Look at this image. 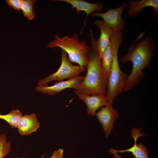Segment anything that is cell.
Segmentation results:
<instances>
[{
  "instance_id": "1",
  "label": "cell",
  "mask_w": 158,
  "mask_h": 158,
  "mask_svg": "<svg viewBox=\"0 0 158 158\" xmlns=\"http://www.w3.org/2000/svg\"><path fill=\"white\" fill-rule=\"evenodd\" d=\"M152 37V34L149 32L145 38L131 46L126 54L120 58L123 63L131 61L133 64L124 92H128L139 84L146 75L143 70L151 67V59L154 56V51L158 45Z\"/></svg>"
},
{
  "instance_id": "2",
  "label": "cell",
  "mask_w": 158,
  "mask_h": 158,
  "mask_svg": "<svg viewBox=\"0 0 158 158\" xmlns=\"http://www.w3.org/2000/svg\"><path fill=\"white\" fill-rule=\"evenodd\" d=\"M92 49L87 68L86 75L74 90L77 95H107V85L102 70L101 59L98 53L95 40L92 30L90 31Z\"/></svg>"
},
{
  "instance_id": "3",
  "label": "cell",
  "mask_w": 158,
  "mask_h": 158,
  "mask_svg": "<svg viewBox=\"0 0 158 158\" xmlns=\"http://www.w3.org/2000/svg\"><path fill=\"white\" fill-rule=\"evenodd\" d=\"M123 33L113 31L110 41L113 49V59L107 88L108 105L112 106L114 99L124 91L128 75L121 70L118 63V54L123 41Z\"/></svg>"
},
{
  "instance_id": "4",
  "label": "cell",
  "mask_w": 158,
  "mask_h": 158,
  "mask_svg": "<svg viewBox=\"0 0 158 158\" xmlns=\"http://www.w3.org/2000/svg\"><path fill=\"white\" fill-rule=\"evenodd\" d=\"M47 47L53 48L60 47L68 54L71 63H76L87 68L92 47L87 45L84 40H80L77 34L74 33L71 37L66 35L62 37L56 34L54 40L49 42Z\"/></svg>"
},
{
  "instance_id": "5",
  "label": "cell",
  "mask_w": 158,
  "mask_h": 158,
  "mask_svg": "<svg viewBox=\"0 0 158 158\" xmlns=\"http://www.w3.org/2000/svg\"><path fill=\"white\" fill-rule=\"evenodd\" d=\"M61 61L58 70L54 73L39 80L37 85L46 84L54 80L61 81L67 78L71 79L79 75L86 68L78 65H74L68 59L66 52L62 50Z\"/></svg>"
},
{
  "instance_id": "6",
  "label": "cell",
  "mask_w": 158,
  "mask_h": 158,
  "mask_svg": "<svg viewBox=\"0 0 158 158\" xmlns=\"http://www.w3.org/2000/svg\"><path fill=\"white\" fill-rule=\"evenodd\" d=\"M127 5V4L124 2L120 7L109 9L105 13L95 12L91 15L93 16L101 17L104 22L113 31L121 32L125 24V19L122 18V14Z\"/></svg>"
},
{
  "instance_id": "7",
  "label": "cell",
  "mask_w": 158,
  "mask_h": 158,
  "mask_svg": "<svg viewBox=\"0 0 158 158\" xmlns=\"http://www.w3.org/2000/svg\"><path fill=\"white\" fill-rule=\"evenodd\" d=\"M95 116L103 127L106 138H107L111 133L114 122L119 117L118 112L112 106L107 104L97 112Z\"/></svg>"
},
{
  "instance_id": "8",
  "label": "cell",
  "mask_w": 158,
  "mask_h": 158,
  "mask_svg": "<svg viewBox=\"0 0 158 158\" xmlns=\"http://www.w3.org/2000/svg\"><path fill=\"white\" fill-rule=\"evenodd\" d=\"M85 76L79 75L67 80L60 81L49 86L42 85H37L35 89L37 91L49 95H54L67 88L75 89Z\"/></svg>"
},
{
  "instance_id": "9",
  "label": "cell",
  "mask_w": 158,
  "mask_h": 158,
  "mask_svg": "<svg viewBox=\"0 0 158 158\" xmlns=\"http://www.w3.org/2000/svg\"><path fill=\"white\" fill-rule=\"evenodd\" d=\"M142 130L141 128L137 129L134 127L132 128L131 136L134 139V144L131 147L122 150H116L111 148L110 149L118 153H130L135 158H150L148 155L149 152L147 150V147L141 142L137 143V140L139 137L146 135L141 133Z\"/></svg>"
},
{
  "instance_id": "10",
  "label": "cell",
  "mask_w": 158,
  "mask_h": 158,
  "mask_svg": "<svg viewBox=\"0 0 158 158\" xmlns=\"http://www.w3.org/2000/svg\"><path fill=\"white\" fill-rule=\"evenodd\" d=\"M94 23L100 30V35L95 41V45L99 56L101 59L104 52L110 42V39L113 31L103 20H97Z\"/></svg>"
},
{
  "instance_id": "11",
  "label": "cell",
  "mask_w": 158,
  "mask_h": 158,
  "mask_svg": "<svg viewBox=\"0 0 158 158\" xmlns=\"http://www.w3.org/2000/svg\"><path fill=\"white\" fill-rule=\"evenodd\" d=\"M128 12L125 18L130 17L135 18L139 13L141 12L145 7H151L153 8V13L155 17L158 18V0H142L138 1L129 0L127 4Z\"/></svg>"
},
{
  "instance_id": "12",
  "label": "cell",
  "mask_w": 158,
  "mask_h": 158,
  "mask_svg": "<svg viewBox=\"0 0 158 158\" xmlns=\"http://www.w3.org/2000/svg\"><path fill=\"white\" fill-rule=\"evenodd\" d=\"M40 125L36 115L33 113L22 115L17 128L20 135H28L36 132Z\"/></svg>"
},
{
  "instance_id": "13",
  "label": "cell",
  "mask_w": 158,
  "mask_h": 158,
  "mask_svg": "<svg viewBox=\"0 0 158 158\" xmlns=\"http://www.w3.org/2000/svg\"><path fill=\"white\" fill-rule=\"evenodd\" d=\"M78 96L79 99L85 103L87 113L92 116H95L97 111L100 108L108 104L106 96L97 95H78Z\"/></svg>"
},
{
  "instance_id": "14",
  "label": "cell",
  "mask_w": 158,
  "mask_h": 158,
  "mask_svg": "<svg viewBox=\"0 0 158 158\" xmlns=\"http://www.w3.org/2000/svg\"><path fill=\"white\" fill-rule=\"evenodd\" d=\"M70 4L73 8H75L78 11H83L86 13V17L84 21V26L88 15L96 11H102L103 9V6L101 2L92 3L82 0H57Z\"/></svg>"
},
{
  "instance_id": "15",
  "label": "cell",
  "mask_w": 158,
  "mask_h": 158,
  "mask_svg": "<svg viewBox=\"0 0 158 158\" xmlns=\"http://www.w3.org/2000/svg\"><path fill=\"white\" fill-rule=\"evenodd\" d=\"M113 59V49L110 41L107 47L105 50L101 59V64L104 77L107 85Z\"/></svg>"
},
{
  "instance_id": "16",
  "label": "cell",
  "mask_w": 158,
  "mask_h": 158,
  "mask_svg": "<svg viewBox=\"0 0 158 158\" xmlns=\"http://www.w3.org/2000/svg\"><path fill=\"white\" fill-rule=\"evenodd\" d=\"M22 115L20 110L13 109L6 114H0V119L6 121L12 128H17Z\"/></svg>"
},
{
  "instance_id": "17",
  "label": "cell",
  "mask_w": 158,
  "mask_h": 158,
  "mask_svg": "<svg viewBox=\"0 0 158 158\" xmlns=\"http://www.w3.org/2000/svg\"><path fill=\"white\" fill-rule=\"evenodd\" d=\"M35 0H22L21 9L24 16L29 20L35 18L34 7Z\"/></svg>"
},
{
  "instance_id": "18",
  "label": "cell",
  "mask_w": 158,
  "mask_h": 158,
  "mask_svg": "<svg viewBox=\"0 0 158 158\" xmlns=\"http://www.w3.org/2000/svg\"><path fill=\"white\" fill-rule=\"evenodd\" d=\"M11 143L7 141L6 133L0 135V158H4L11 151Z\"/></svg>"
},
{
  "instance_id": "19",
  "label": "cell",
  "mask_w": 158,
  "mask_h": 158,
  "mask_svg": "<svg viewBox=\"0 0 158 158\" xmlns=\"http://www.w3.org/2000/svg\"><path fill=\"white\" fill-rule=\"evenodd\" d=\"M8 5L14 10L19 11L21 9L22 0H6Z\"/></svg>"
},
{
  "instance_id": "20",
  "label": "cell",
  "mask_w": 158,
  "mask_h": 158,
  "mask_svg": "<svg viewBox=\"0 0 158 158\" xmlns=\"http://www.w3.org/2000/svg\"><path fill=\"white\" fill-rule=\"evenodd\" d=\"M47 158H64L63 150L61 148L55 150L50 157Z\"/></svg>"
},
{
  "instance_id": "21",
  "label": "cell",
  "mask_w": 158,
  "mask_h": 158,
  "mask_svg": "<svg viewBox=\"0 0 158 158\" xmlns=\"http://www.w3.org/2000/svg\"><path fill=\"white\" fill-rule=\"evenodd\" d=\"M109 152L113 154L114 158H123L118 153L110 149L109 150Z\"/></svg>"
},
{
  "instance_id": "22",
  "label": "cell",
  "mask_w": 158,
  "mask_h": 158,
  "mask_svg": "<svg viewBox=\"0 0 158 158\" xmlns=\"http://www.w3.org/2000/svg\"><path fill=\"white\" fill-rule=\"evenodd\" d=\"M44 157V156H42L41 157H40L39 158H43ZM26 158L23 157H16L15 158Z\"/></svg>"
}]
</instances>
